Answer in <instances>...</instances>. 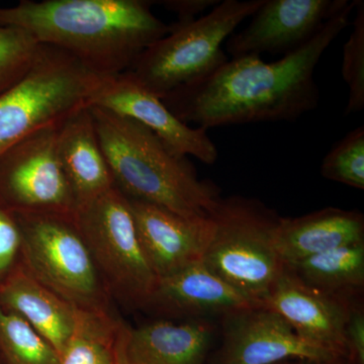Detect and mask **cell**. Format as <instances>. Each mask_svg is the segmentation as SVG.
I'll list each match as a JSON object with an SVG mask.
<instances>
[{
  "label": "cell",
  "mask_w": 364,
  "mask_h": 364,
  "mask_svg": "<svg viewBox=\"0 0 364 364\" xmlns=\"http://www.w3.org/2000/svg\"><path fill=\"white\" fill-rule=\"evenodd\" d=\"M279 364H289V363H279Z\"/></svg>",
  "instance_id": "cell-30"
},
{
  "label": "cell",
  "mask_w": 364,
  "mask_h": 364,
  "mask_svg": "<svg viewBox=\"0 0 364 364\" xmlns=\"http://www.w3.org/2000/svg\"><path fill=\"white\" fill-rule=\"evenodd\" d=\"M261 306L237 291L203 262L157 279L144 309L164 318L198 320Z\"/></svg>",
  "instance_id": "cell-16"
},
{
  "label": "cell",
  "mask_w": 364,
  "mask_h": 364,
  "mask_svg": "<svg viewBox=\"0 0 364 364\" xmlns=\"http://www.w3.org/2000/svg\"><path fill=\"white\" fill-rule=\"evenodd\" d=\"M21 235L13 213L0 205V287L21 267Z\"/></svg>",
  "instance_id": "cell-26"
},
{
  "label": "cell",
  "mask_w": 364,
  "mask_h": 364,
  "mask_svg": "<svg viewBox=\"0 0 364 364\" xmlns=\"http://www.w3.org/2000/svg\"><path fill=\"white\" fill-rule=\"evenodd\" d=\"M338 360L301 338L277 313L256 306L227 316L221 364H279Z\"/></svg>",
  "instance_id": "cell-12"
},
{
  "label": "cell",
  "mask_w": 364,
  "mask_h": 364,
  "mask_svg": "<svg viewBox=\"0 0 364 364\" xmlns=\"http://www.w3.org/2000/svg\"><path fill=\"white\" fill-rule=\"evenodd\" d=\"M74 217L112 301L144 310L158 279L141 245L129 198L114 186L79 205Z\"/></svg>",
  "instance_id": "cell-8"
},
{
  "label": "cell",
  "mask_w": 364,
  "mask_h": 364,
  "mask_svg": "<svg viewBox=\"0 0 364 364\" xmlns=\"http://www.w3.org/2000/svg\"><path fill=\"white\" fill-rule=\"evenodd\" d=\"M340 360H341V359L334 361H321V363H306L305 364H340Z\"/></svg>",
  "instance_id": "cell-29"
},
{
  "label": "cell",
  "mask_w": 364,
  "mask_h": 364,
  "mask_svg": "<svg viewBox=\"0 0 364 364\" xmlns=\"http://www.w3.org/2000/svg\"><path fill=\"white\" fill-rule=\"evenodd\" d=\"M0 353L6 364H59V354L18 314L0 306Z\"/></svg>",
  "instance_id": "cell-22"
},
{
  "label": "cell",
  "mask_w": 364,
  "mask_h": 364,
  "mask_svg": "<svg viewBox=\"0 0 364 364\" xmlns=\"http://www.w3.org/2000/svg\"><path fill=\"white\" fill-rule=\"evenodd\" d=\"M214 327L200 320H158L132 327L123 320L114 340L116 364H203Z\"/></svg>",
  "instance_id": "cell-15"
},
{
  "label": "cell",
  "mask_w": 364,
  "mask_h": 364,
  "mask_svg": "<svg viewBox=\"0 0 364 364\" xmlns=\"http://www.w3.org/2000/svg\"><path fill=\"white\" fill-rule=\"evenodd\" d=\"M348 358L358 364H364V314L360 309L349 308L345 328Z\"/></svg>",
  "instance_id": "cell-27"
},
{
  "label": "cell",
  "mask_w": 364,
  "mask_h": 364,
  "mask_svg": "<svg viewBox=\"0 0 364 364\" xmlns=\"http://www.w3.org/2000/svg\"><path fill=\"white\" fill-rule=\"evenodd\" d=\"M114 186L129 200L184 218H208L221 200L213 182L198 178L188 158L174 154L149 129L109 109L88 105Z\"/></svg>",
  "instance_id": "cell-3"
},
{
  "label": "cell",
  "mask_w": 364,
  "mask_h": 364,
  "mask_svg": "<svg viewBox=\"0 0 364 364\" xmlns=\"http://www.w3.org/2000/svg\"><path fill=\"white\" fill-rule=\"evenodd\" d=\"M130 200L141 245L157 279L203 262L214 234L212 218H184L151 203Z\"/></svg>",
  "instance_id": "cell-14"
},
{
  "label": "cell",
  "mask_w": 364,
  "mask_h": 364,
  "mask_svg": "<svg viewBox=\"0 0 364 364\" xmlns=\"http://www.w3.org/2000/svg\"><path fill=\"white\" fill-rule=\"evenodd\" d=\"M353 30L345 43L342 76L348 86V102L345 116L364 109V2L355 0Z\"/></svg>",
  "instance_id": "cell-25"
},
{
  "label": "cell",
  "mask_w": 364,
  "mask_h": 364,
  "mask_svg": "<svg viewBox=\"0 0 364 364\" xmlns=\"http://www.w3.org/2000/svg\"><path fill=\"white\" fill-rule=\"evenodd\" d=\"M59 124L0 155V205L13 213L75 214L78 205L57 151Z\"/></svg>",
  "instance_id": "cell-9"
},
{
  "label": "cell",
  "mask_w": 364,
  "mask_h": 364,
  "mask_svg": "<svg viewBox=\"0 0 364 364\" xmlns=\"http://www.w3.org/2000/svg\"><path fill=\"white\" fill-rule=\"evenodd\" d=\"M147 0H21L0 7V25L23 28L105 77L130 70L141 53L169 33Z\"/></svg>",
  "instance_id": "cell-2"
},
{
  "label": "cell",
  "mask_w": 364,
  "mask_h": 364,
  "mask_svg": "<svg viewBox=\"0 0 364 364\" xmlns=\"http://www.w3.org/2000/svg\"><path fill=\"white\" fill-rule=\"evenodd\" d=\"M361 213L326 208L301 217L280 218L275 232V249L284 265L311 256L363 243Z\"/></svg>",
  "instance_id": "cell-17"
},
{
  "label": "cell",
  "mask_w": 364,
  "mask_h": 364,
  "mask_svg": "<svg viewBox=\"0 0 364 364\" xmlns=\"http://www.w3.org/2000/svg\"><path fill=\"white\" fill-rule=\"evenodd\" d=\"M121 318L79 311L75 331L63 350L59 364H116L114 340Z\"/></svg>",
  "instance_id": "cell-21"
},
{
  "label": "cell",
  "mask_w": 364,
  "mask_h": 364,
  "mask_svg": "<svg viewBox=\"0 0 364 364\" xmlns=\"http://www.w3.org/2000/svg\"><path fill=\"white\" fill-rule=\"evenodd\" d=\"M100 78L68 53L41 44L28 73L0 95V155L88 107Z\"/></svg>",
  "instance_id": "cell-7"
},
{
  "label": "cell",
  "mask_w": 364,
  "mask_h": 364,
  "mask_svg": "<svg viewBox=\"0 0 364 364\" xmlns=\"http://www.w3.org/2000/svg\"><path fill=\"white\" fill-rule=\"evenodd\" d=\"M325 178L364 189V127L359 126L335 144L321 165Z\"/></svg>",
  "instance_id": "cell-24"
},
{
  "label": "cell",
  "mask_w": 364,
  "mask_h": 364,
  "mask_svg": "<svg viewBox=\"0 0 364 364\" xmlns=\"http://www.w3.org/2000/svg\"><path fill=\"white\" fill-rule=\"evenodd\" d=\"M88 105L134 119L178 156L195 157L208 165L218 160L217 146L208 131L181 121L130 70L100 78Z\"/></svg>",
  "instance_id": "cell-10"
},
{
  "label": "cell",
  "mask_w": 364,
  "mask_h": 364,
  "mask_svg": "<svg viewBox=\"0 0 364 364\" xmlns=\"http://www.w3.org/2000/svg\"><path fill=\"white\" fill-rule=\"evenodd\" d=\"M355 0L333 16L315 36L274 62L258 55L228 59L205 77L162 100L183 123L205 130L260 122H289L320 102L315 70L326 50L349 25Z\"/></svg>",
  "instance_id": "cell-1"
},
{
  "label": "cell",
  "mask_w": 364,
  "mask_h": 364,
  "mask_svg": "<svg viewBox=\"0 0 364 364\" xmlns=\"http://www.w3.org/2000/svg\"><path fill=\"white\" fill-rule=\"evenodd\" d=\"M214 234L203 263L258 306L284 270L275 249L280 218L256 200L221 198L210 215Z\"/></svg>",
  "instance_id": "cell-4"
},
{
  "label": "cell",
  "mask_w": 364,
  "mask_h": 364,
  "mask_svg": "<svg viewBox=\"0 0 364 364\" xmlns=\"http://www.w3.org/2000/svg\"><path fill=\"white\" fill-rule=\"evenodd\" d=\"M40 47V43L23 28L0 25V95L28 73Z\"/></svg>",
  "instance_id": "cell-23"
},
{
  "label": "cell",
  "mask_w": 364,
  "mask_h": 364,
  "mask_svg": "<svg viewBox=\"0 0 364 364\" xmlns=\"http://www.w3.org/2000/svg\"><path fill=\"white\" fill-rule=\"evenodd\" d=\"M262 306L279 315L309 343L337 358H348L345 328L350 306L336 294L308 286L284 267Z\"/></svg>",
  "instance_id": "cell-13"
},
{
  "label": "cell",
  "mask_w": 364,
  "mask_h": 364,
  "mask_svg": "<svg viewBox=\"0 0 364 364\" xmlns=\"http://www.w3.org/2000/svg\"><path fill=\"white\" fill-rule=\"evenodd\" d=\"M219 2L217 0H164L159 4L167 11L177 14V23H186L200 18L205 11L213 9Z\"/></svg>",
  "instance_id": "cell-28"
},
{
  "label": "cell",
  "mask_w": 364,
  "mask_h": 364,
  "mask_svg": "<svg viewBox=\"0 0 364 364\" xmlns=\"http://www.w3.org/2000/svg\"><path fill=\"white\" fill-rule=\"evenodd\" d=\"M348 0H264L241 32L227 40L232 58L261 53L287 55L308 41Z\"/></svg>",
  "instance_id": "cell-11"
},
{
  "label": "cell",
  "mask_w": 364,
  "mask_h": 364,
  "mask_svg": "<svg viewBox=\"0 0 364 364\" xmlns=\"http://www.w3.org/2000/svg\"><path fill=\"white\" fill-rule=\"evenodd\" d=\"M57 151L78 207L114 188L90 107L60 124Z\"/></svg>",
  "instance_id": "cell-18"
},
{
  "label": "cell",
  "mask_w": 364,
  "mask_h": 364,
  "mask_svg": "<svg viewBox=\"0 0 364 364\" xmlns=\"http://www.w3.org/2000/svg\"><path fill=\"white\" fill-rule=\"evenodd\" d=\"M264 0H224L210 13L174 23L161 39L141 53L130 71L160 98L205 77L227 61L222 46Z\"/></svg>",
  "instance_id": "cell-6"
},
{
  "label": "cell",
  "mask_w": 364,
  "mask_h": 364,
  "mask_svg": "<svg viewBox=\"0 0 364 364\" xmlns=\"http://www.w3.org/2000/svg\"><path fill=\"white\" fill-rule=\"evenodd\" d=\"M75 214H14L21 235V265L80 310L116 315Z\"/></svg>",
  "instance_id": "cell-5"
},
{
  "label": "cell",
  "mask_w": 364,
  "mask_h": 364,
  "mask_svg": "<svg viewBox=\"0 0 364 364\" xmlns=\"http://www.w3.org/2000/svg\"><path fill=\"white\" fill-rule=\"evenodd\" d=\"M0 306L21 316L58 354L75 331L80 311L33 279L21 265L0 287Z\"/></svg>",
  "instance_id": "cell-19"
},
{
  "label": "cell",
  "mask_w": 364,
  "mask_h": 364,
  "mask_svg": "<svg viewBox=\"0 0 364 364\" xmlns=\"http://www.w3.org/2000/svg\"><path fill=\"white\" fill-rule=\"evenodd\" d=\"M308 286L326 293L363 286L364 242L326 251L284 265Z\"/></svg>",
  "instance_id": "cell-20"
}]
</instances>
